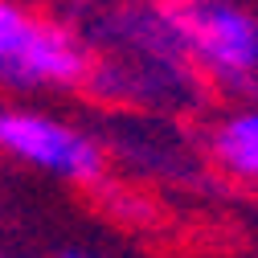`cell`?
I'll use <instances>...</instances> for the list:
<instances>
[{"mask_svg":"<svg viewBox=\"0 0 258 258\" xmlns=\"http://www.w3.org/2000/svg\"><path fill=\"white\" fill-rule=\"evenodd\" d=\"M176 57L192 74L242 94L258 86V17L234 0H152Z\"/></svg>","mask_w":258,"mask_h":258,"instance_id":"cell-1","label":"cell"},{"mask_svg":"<svg viewBox=\"0 0 258 258\" xmlns=\"http://www.w3.org/2000/svg\"><path fill=\"white\" fill-rule=\"evenodd\" d=\"M94 66V49L74 25L29 9L21 0H0V86L13 94L33 90H78Z\"/></svg>","mask_w":258,"mask_h":258,"instance_id":"cell-2","label":"cell"},{"mask_svg":"<svg viewBox=\"0 0 258 258\" xmlns=\"http://www.w3.org/2000/svg\"><path fill=\"white\" fill-rule=\"evenodd\" d=\"M0 152L74 184H94L107 168V152L90 132L33 107H0Z\"/></svg>","mask_w":258,"mask_h":258,"instance_id":"cell-3","label":"cell"},{"mask_svg":"<svg viewBox=\"0 0 258 258\" xmlns=\"http://www.w3.org/2000/svg\"><path fill=\"white\" fill-rule=\"evenodd\" d=\"M209 160L230 180L258 184V107L230 111L209 132Z\"/></svg>","mask_w":258,"mask_h":258,"instance_id":"cell-4","label":"cell"},{"mask_svg":"<svg viewBox=\"0 0 258 258\" xmlns=\"http://www.w3.org/2000/svg\"><path fill=\"white\" fill-rule=\"evenodd\" d=\"M53 258H94L90 250H61V254H53Z\"/></svg>","mask_w":258,"mask_h":258,"instance_id":"cell-5","label":"cell"},{"mask_svg":"<svg viewBox=\"0 0 258 258\" xmlns=\"http://www.w3.org/2000/svg\"><path fill=\"white\" fill-rule=\"evenodd\" d=\"M0 258H5V254H0Z\"/></svg>","mask_w":258,"mask_h":258,"instance_id":"cell-6","label":"cell"}]
</instances>
